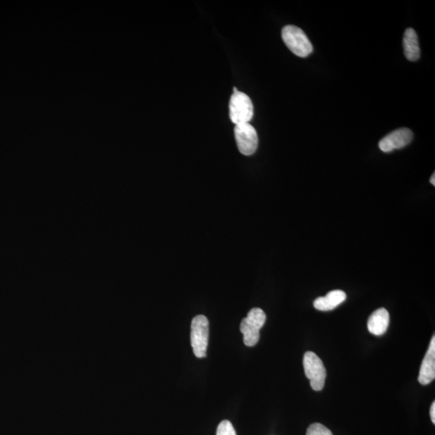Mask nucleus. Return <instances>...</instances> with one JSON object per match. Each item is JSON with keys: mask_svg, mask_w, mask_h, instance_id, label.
Wrapping results in <instances>:
<instances>
[{"mask_svg": "<svg viewBox=\"0 0 435 435\" xmlns=\"http://www.w3.org/2000/svg\"><path fill=\"white\" fill-rule=\"evenodd\" d=\"M283 41L295 55L306 57L312 54L313 45L304 30L294 25H287L283 29Z\"/></svg>", "mask_w": 435, "mask_h": 435, "instance_id": "nucleus-1", "label": "nucleus"}, {"mask_svg": "<svg viewBox=\"0 0 435 435\" xmlns=\"http://www.w3.org/2000/svg\"><path fill=\"white\" fill-rule=\"evenodd\" d=\"M191 346L196 357H206L209 342V321L204 315H197L191 322Z\"/></svg>", "mask_w": 435, "mask_h": 435, "instance_id": "nucleus-2", "label": "nucleus"}, {"mask_svg": "<svg viewBox=\"0 0 435 435\" xmlns=\"http://www.w3.org/2000/svg\"><path fill=\"white\" fill-rule=\"evenodd\" d=\"M266 321V315L263 310L253 308L241 323V331L243 336V343L248 347H253L259 339V331Z\"/></svg>", "mask_w": 435, "mask_h": 435, "instance_id": "nucleus-3", "label": "nucleus"}, {"mask_svg": "<svg viewBox=\"0 0 435 435\" xmlns=\"http://www.w3.org/2000/svg\"><path fill=\"white\" fill-rule=\"evenodd\" d=\"M230 119L236 125L249 123L253 117V104L245 93H233L229 104Z\"/></svg>", "mask_w": 435, "mask_h": 435, "instance_id": "nucleus-4", "label": "nucleus"}, {"mask_svg": "<svg viewBox=\"0 0 435 435\" xmlns=\"http://www.w3.org/2000/svg\"><path fill=\"white\" fill-rule=\"evenodd\" d=\"M304 366L306 378L311 381V388L315 391H321L325 388L327 370L322 359L312 352L304 355Z\"/></svg>", "mask_w": 435, "mask_h": 435, "instance_id": "nucleus-5", "label": "nucleus"}, {"mask_svg": "<svg viewBox=\"0 0 435 435\" xmlns=\"http://www.w3.org/2000/svg\"><path fill=\"white\" fill-rule=\"evenodd\" d=\"M235 137L238 150L242 155L251 156L258 147V135L249 123L236 125Z\"/></svg>", "mask_w": 435, "mask_h": 435, "instance_id": "nucleus-6", "label": "nucleus"}, {"mask_svg": "<svg viewBox=\"0 0 435 435\" xmlns=\"http://www.w3.org/2000/svg\"><path fill=\"white\" fill-rule=\"evenodd\" d=\"M413 131L406 127L392 131L391 134L387 135L380 141V150L384 152L400 150V148L410 144L413 140Z\"/></svg>", "mask_w": 435, "mask_h": 435, "instance_id": "nucleus-7", "label": "nucleus"}, {"mask_svg": "<svg viewBox=\"0 0 435 435\" xmlns=\"http://www.w3.org/2000/svg\"><path fill=\"white\" fill-rule=\"evenodd\" d=\"M435 378V337L433 336L428 351L422 360L418 381L422 385H427Z\"/></svg>", "mask_w": 435, "mask_h": 435, "instance_id": "nucleus-8", "label": "nucleus"}, {"mask_svg": "<svg viewBox=\"0 0 435 435\" xmlns=\"http://www.w3.org/2000/svg\"><path fill=\"white\" fill-rule=\"evenodd\" d=\"M390 314L385 308H380L373 313L369 318L368 329L370 333L376 336L384 335L388 330Z\"/></svg>", "mask_w": 435, "mask_h": 435, "instance_id": "nucleus-9", "label": "nucleus"}, {"mask_svg": "<svg viewBox=\"0 0 435 435\" xmlns=\"http://www.w3.org/2000/svg\"><path fill=\"white\" fill-rule=\"evenodd\" d=\"M347 294L342 290H333L325 297H320L314 302L315 308L321 311H330L346 300Z\"/></svg>", "mask_w": 435, "mask_h": 435, "instance_id": "nucleus-10", "label": "nucleus"}, {"mask_svg": "<svg viewBox=\"0 0 435 435\" xmlns=\"http://www.w3.org/2000/svg\"><path fill=\"white\" fill-rule=\"evenodd\" d=\"M403 48L404 54L408 61L416 62L420 58V46L418 35L415 29H408L403 36Z\"/></svg>", "mask_w": 435, "mask_h": 435, "instance_id": "nucleus-11", "label": "nucleus"}, {"mask_svg": "<svg viewBox=\"0 0 435 435\" xmlns=\"http://www.w3.org/2000/svg\"><path fill=\"white\" fill-rule=\"evenodd\" d=\"M306 435H333V434L322 424L314 423L307 429Z\"/></svg>", "mask_w": 435, "mask_h": 435, "instance_id": "nucleus-12", "label": "nucleus"}, {"mask_svg": "<svg viewBox=\"0 0 435 435\" xmlns=\"http://www.w3.org/2000/svg\"><path fill=\"white\" fill-rule=\"evenodd\" d=\"M216 435H236V432L231 422L224 420L221 422L218 427Z\"/></svg>", "mask_w": 435, "mask_h": 435, "instance_id": "nucleus-13", "label": "nucleus"}, {"mask_svg": "<svg viewBox=\"0 0 435 435\" xmlns=\"http://www.w3.org/2000/svg\"><path fill=\"white\" fill-rule=\"evenodd\" d=\"M429 413H431V418H432V421L434 424H435V402H433V404L432 405L431 407V412H429Z\"/></svg>", "mask_w": 435, "mask_h": 435, "instance_id": "nucleus-14", "label": "nucleus"}, {"mask_svg": "<svg viewBox=\"0 0 435 435\" xmlns=\"http://www.w3.org/2000/svg\"><path fill=\"white\" fill-rule=\"evenodd\" d=\"M429 182H431V183L434 185H435V173H434L432 175V177L431 178V180H429Z\"/></svg>", "mask_w": 435, "mask_h": 435, "instance_id": "nucleus-15", "label": "nucleus"}]
</instances>
